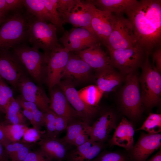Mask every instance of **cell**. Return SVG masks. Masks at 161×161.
<instances>
[{"label":"cell","instance_id":"1","mask_svg":"<svg viewBox=\"0 0 161 161\" xmlns=\"http://www.w3.org/2000/svg\"><path fill=\"white\" fill-rule=\"evenodd\" d=\"M138 45L149 56L161 42V0H141L125 12Z\"/></svg>","mask_w":161,"mask_h":161},{"label":"cell","instance_id":"2","mask_svg":"<svg viewBox=\"0 0 161 161\" xmlns=\"http://www.w3.org/2000/svg\"><path fill=\"white\" fill-rule=\"evenodd\" d=\"M56 27L52 24L36 19L28 24L27 32L32 47L41 49L47 61L52 52L61 46L58 43Z\"/></svg>","mask_w":161,"mask_h":161},{"label":"cell","instance_id":"3","mask_svg":"<svg viewBox=\"0 0 161 161\" xmlns=\"http://www.w3.org/2000/svg\"><path fill=\"white\" fill-rule=\"evenodd\" d=\"M140 67L142 72L139 79L141 87V100L143 104L150 108L157 104L160 100L161 76L151 65L148 55H146Z\"/></svg>","mask_w":161,"mask_h":161},{"label":"cell","instance_id":"4","mask_svg":"<svg viewBox=\"0 0 161 161\" xmlns=\"http://www.w3.org/2000/svg\"><path fill=\"white\" fill-rule=\"evenodd\" d=\"M13 52L32 80L41 85L45 74L47 77V64L44 54L37 48L26 45H18L14 47Z\"/></svg>","mask_w":161,"mask_h":161},{"label":"cell","instance_id":"5","mask_svg":"<svg viewBox=\"0 0 161 161\" xmlns=\"http://www.w3.org/2000/svg\"><path fill=\"white\" fill-rule=\"evenodd\" d=\"M134 72L127 75L120 94V100L124 112L129 117L136 119L142 110L139 79Z\"/></svg>","mask_w":161,"mask_h":161},{"label":"cell","instance_id":"6","mask_svg":"<svg viewBox=\"0 0 161 161\" xmlns=\"http://www.w3.org/2000/svg\"><path fill=\"white\" fill-rule=\"evenodd\" d=\"M28 26L24 18L19 13L6 19L0 26V51L18 45L27 36Z\"/></svg>","mask_w":161,"mask_h":161},{"label":"cell","instance_id":"7","mask_svg":"<svg viewBox=\"0 0 161 161\" xmlns=\"http://www.w3.org/2000/svg\"><path fill=\"white\" fill-rule=\"evenodd\" d=\"M108 50L112 66L123 74L134 72L141 66L146 55L143 49L138 45L124 49Z\"/></svg>","mask_w":161,"mask_h":161},{"label":"cell","instance_id":"8","mask_svg":"<svg viewBox=\"0 0 161 161\" xmlns=\"http://www.w3.org/2000/svg\"><path fill=\"white\" fill-rule=\"evenodd\" d=\"M116 21L105 46L108 49H124L138 45L133 25L123 15H115Z\"/></svg>","mask_w":161,"mask_h":161},{"label":"cell","instance_id":"9","mask_svg":"<svg viewBox=\"0 0 161 161\" xmlns=\"http://www.w3.org/2000/svg\"><path fill=\"white\" fill-rule=\"evenodd\" d=\"M29 75L21 62L8 50L0 51V75L15 90L22 80Z\"/></svg>","mask_w":161,"mask_h":161},{"label":"cell","instance_id":"10","mask_svg":"<svg viewBox=\"0 0 161 161\" xmlns=\"http://www.w3.org/2000/svg\"><path fill=\"white\" fill-rule=\"evenodd\" d=\"M60 41L69 52H78L94 46L100 45L96 36L89 30L81 27L72 28L64 32Z\"/></svg>","mask_w":161,"mask_h":161},{"label":"cell","instance_id":"11","mask_svg":"<svg viewBox=\"0 0 161 161\" xmlns=\"http://www.w3.org/2000/svg\"><path fill=\"white\" fill-rule=\"evenodd\" d=\"M70 52L61 46L54 50L47 62L46 82L49 90L57 85L63 78Z\"/></svg>","mask_w":161,"mask_h":161},{"label":"cell","instance_id":"12","mask_svg":"<svg viewBox=\"0 0 161 161\" xmlns=\"http://www.w3.org/2000/svg\"><path fill=\"white\" fill-rule=\"evenodd\" d=\"M17 90L20 91V95L24 100L34 103L42 112H45L50 109V99L44 90L29 77L22 80Z\"/></svg>","mask_w":161,"mask_h":161},{"label":"cell","instance_id":"13","mask_svg":"<svg viewBox=\"0 0 161 161\" xmlns=\"http://www.w3.org/2000/svg\"><path fill=\"white\" fill-rule=\"evenodd\" d=\"M92 5L89 0H80L69 12L59 14L63 24L70 23L75 27L86 29L95 34L91 24Z\"/></svg>","mask_w":161,"mask_h":161},{"label":"cell","instance_id":"14","mask_svg":"<svg viewBox=\"0 0 161 161\" xmlns=\"http://www.w3.org/2000/svg\"><path fill=\"white\" fill-rule=\"evenodd\" d=\"M92 29L100 42L105 46L113 29L116 16L112 13L100 10L92 4Z\"/></svg>","mask_w":161,"mask_h":161},{"label":"cell","instance_id":"15","mask_svg":"<svg viewBox=\"0 0 161 161\" xmlns=\"http://www.w3.org/2000/svg\"><path fill=\"white\" fill-rule=\"evenodd\" d=\"M161 145L160 134H142L132 149L131 157L133 161H146Z\"/></svg>","mask_w":161,"mask_h":161},{"label":"cell","instance_id":"16","mask_svg":"<svg viewBox=\"0 0 161 161\" xmlns=\"http://www.w3.org/2000/svg\"><path fill=\"white\" fill-rule=\"evenodd\" d=\"M57 85L78 114L85 118H88L96 112L97 108L89 106L83 102L80 97L78 91L69 80L61 81Z\"/></svg>","mask_w":161,"mask_h":161},{"label":"cell","instance_id":"17","mask_svg":"<svg viewBox=\"0 0 161 161\" xmlns=\"http://www.w3.org/2000/svg\"><path fill=\"white\" fill-rule=\"evenodd\" d=\"M116 127V118L114 114L111 111L106 112L90 126V138L96 142H103L107 139L111 132Z\"/></svg>","mask_w":161,"mask_h":161},{"label":"cell","instance_id":"18","mask_svg":"<svg viewBox=\"0 0 161 161\" xmlns=\"http://www.w3.org/2000/svg\"><path fill=\"white\" fill-rule=\"evenodd\" d=\"M76 53L96 71L112 66L110 57L101 49L100 45L92 47Z\"/></svg>","mask_w":161,"mask_h":161},{"label":"cell","instance_id":"19","mask_svg":"<svg viewBox=\"0 0 161 161\" xmlns=\"http://www.w3.org/2000/svg\"><path fill=\"white\" fill-rule=\"evenodd\" d=\"M49 108L57 115L64 117L68 122L77 113L71 106L65 95L56 86L50 90Z\"/></svg>","mask_w":161,"mask_h":161},{"label":"cell","instance_id":"20","mask_svg":"<svg viewBox=\"0 0 161 161\" xmlns=\"http://www.w3.org/2000/svg\"><path fill=\"white\" fill-rule=\"evenodd\" d=\"M114 68L111 66L96 71L97 86L104 93L114 91L125 79Z\"/></svg>","mask_w":161,"mask_h":161},{"label":"cell","instance_id":"21","mask_svg":"<svg viewBox=\"0 0 161 161\" xmlns=\"http://www.w3.org/2000/svg\"><path fill=\"white\" fill-rule=\"evenodd\" d=\"M134 134L133 125L128 120L124 117L115 129L110 141L111 144L127 150L132 149L134 143Z\"/></svg>","mask_w":161,"mask_h":161},{"label":"cell","instance_id":"22","mask_svg":"<svg viewBox=\"0 0 161 161\" xmlns=\"http://www.w3.org/2000/svg\"><path fill=\"white\" fill-rule=\"evenodd\" d=\"M92 69L77 55L70 53L63 78H71L80 81L85 80L89 78Z\"/></svg>","mask_w":161,"mask_h":161},{"label":"cell","instance_id":"23","mask_svg":"<svg viewBox=\"0 0 161 161\" xmlns=\"http://www.w3.org/2000/svg\"><path fill=\"white\" fill-rule=\"evenodd\" d=\"M38 144L40 150L52 160L61 161L66 156V144L62 139L46 136Z\"/></svg>","mask_w":161,"mask_h":161},{"label":"cell","instance_id":"24","mask_svg":"<svg viewBox=\"0 0 161 161\" xmlns=\"http://www.w3.org/2000/svg\"><path fill=\"white\" fill-rule=\"evenodd\" d=\"M100 143L90 139L72 151L69 155L68 161H90L100 153L102 145Z\"/></svg>","mask_w":161,"mask_h":161},{"label":"cell","instance_id":"25","mask_svg":"<svg viewBox=\"0 0 161 161\" xmlns=\"http://www.w3.org/2000/svg\"><path fill=\"white\" fill-rule=\"evenodd\" d=\"M137 0H89L98 9L102 11L123 15L134 6Z\"/></svg>","mask_w":161,"mask_h":161},{"label":"cell","instance_id":"26","mask_svg":"<svg viewBox=\"0 0 161 161\" xmlns=\"http://www.w3.org/2000/svg\"><path fill=\"white\" fill-rule=\"evenodd\" d=\"M4 148L10 161H24L31 151L29 145L20 140L12 142Z\"/></svg>","mask_w":161,"mask_h":161},{"label":"cell","instance_id":"27","mask_svg":"<svg viewBox=\"0 0 161 161\" xmlns=\"http://www.w3.org/2000/svg\"><path fill=\"white\" fill-rule=\"evenodd\" d=\"M80 98L87 105L97 108L103 92L97 85H90L78 91Z\"/></svg>","mask_w":161,"mask_h":161},{"label":"cell","instance_id":"28","mask_svg":"<svg viewBox=\"0 0 161 161\" xmlns=\"http://www.w3.org/2000/svg\"><path fill=\"white\" fill-rule=\"evenodd\" d=\"M21 108L14 97L9 104L5 113L6 124L25 125L26 118L23 114Z\"/></svg>","mask_w":161,"mask_h":161},{"label":"cell","instance_id":"29","mask_svg":"<svg viewBox=\"0 0 161 161\" xmlns=\"http://www.w3.org/2000/svg\"><path fill=\"white\" fill-rule=\"evenodd\" d=\"M24 5L37 20L50 22L49 13L43 0H24Z\"/></svg>","mask_w":161,"mask_h":161},{"label":"cell","instance_id":"30","mask_svg":"<svg viewBox=\"0 0 161 161\" xmlns=\"http://www.w3.org/2000/svg\"><path fill=\"white\" fill-rule=\"evenodd\" d=\"M90 127L86 122L77 121L70 123L66 128V134L62 140L66 144H72L79 134Z\"/></svg>","mask_w":161,"mask_h":161},{"label":"cell","instance_id":"31","mask_svg":"<svg viewBox=\"0 0 161 161\" xmlns=\"http://www.w3.org/2000/svg\"><path fill=\"white\" fill-rule=\"evenodd\" d=\"M137 130L145 131L148 133H159L161 131V114L150 113Z\"/></svg>","mask_w":161,"mask_h":161},{"label":"cell","instance_id":"32","mask_svg":"<svg viewBox=\"0 0 161 161\" xmlns=\"http://www.w3.org/2000/svg\"><path fill=\"white\" fill-rule=\"evenodd\" d=\"M49 13L51 23L56 28L57 30L64 31L63 22L57 10V0H43Z\"/></svg>","mask_w":161,"mask_h":161},{"label":"cell","instance_id":"33","mask_svg":"<svg viewBox=\"0 0 161 161\" xmlns=\"http://www.w3.org/2000/svg\"><path fill=\"white\" fill-rule=\"evenodd\" d=\"M12 89L2 78L0 80V110L5 114L8 106L14 98Z\"/></svg>","mask_w":161,"mask_h":161},{"label":"cell","instance_id":"34","mask_svg":"<svg viewBox=\"0 0 161 161\" xmlns=\"http://www.w3.org/2000/svg\"><path fill=\"white\" fill-rule=\"evenodd\" d=\"M3 126L6 135L11 142L20 141L28 128L24 125L3 124Z\"/></svg>","mask_w":161,"mask_h":161},{"label":"cell","instance_id":"35","mask_svg":"<svg viewBox=\"0 0 161 161\" xmlns=\"http://www.w3.org/2000/svg\"><path fill=\"white\" fill-rule=\"evenodd\" d=\"M44 126L46 129L47 137L57 138L55 130V119L56 114L51 110L44 113Z\"/></svg>","mask_w":161,"mask_h":161},{"label":"cell","instance_id":"36","mask_svg":"<svg viewBox=\"0 0 161 161\" xmlns=\"http://www.w3.org/2000/svg\"><path fill=\"white\" fill-rule=\"evenodd\" d=\"M80 0H57V10L61 14L69 12Z\"/></svg>","mask_w":161,"mask_h":161},{"label":"cell","instance_id":"37","mask_svg":"<svg viewBox=\"0 0 161 161\" xmlns=\"http://www.w3.org/2000/svg\"><path fill=\"white\" fill-rule=\"evenodd\" d=\"M40 137V131L33 128H27L25 130L22 137L23 141L26 143H31L39 139Z\"/></svg>","mask_w":161,"mask_h":161},{"label":"cell","instance_id":"38","mask_svg":"<svg viewBox=\"0 0 161 161\" xmlns=\"http://www.w3.org/2000/svg\"><path fill=\"white\" fill-rule=\"evenodd\" d=\"M24 161H52L40 149L30 151L28 154Z\"/></svg>","mask_w":161,"mask_h":161},{"label":"cell","instance_id":"39","mask_svg":"<svg viewBox=\"0 0 161 161\" xmlns=\"http://www.w3.org/2000/svg\"><path fill=\"white\" fill-rule=\"evenodd\" d=\"M99 161H126L123 155L116 152L106 153L102 156Z\"/></svg>","mask_w":161,"mask_h":161},{"label":"cell","instance_id":"40","mask_svg":"<svg viewBox=\"0 0 161 161\" xmlns=\"http://www.w3.org/2000/svg\"><path fill=\"white\" fill-rule=\"evenodd\" d=\"M90 127L79 134L73 140L72 144L76 147L81 145L90 139L89 137Z\"/></svg>","mask_w":161,"mask_h":161},{"label":"cell","instance_id":"41","mask_svg":"<svg viewBox=\"0 0 161 161\" xmlns=\"http://www.w3.org/2000/svg\"><path fill=\"white\" fill-rule=\"evenodd\" d=\"M68 123V122L65 119L56 114L55 119V130L57 137L60 132L66 129Z\"/></svg>","mask_w":161,"mask_h":161},{"label":"cell","instance_id":"42","mask_svg":"<svg viewBox=\"0 0 161 161\" xmlns=\"http://www.w3.org/2000/svg\"><path fill=\"white\" fill-rule=\"evenodd\" d=\"M154 67L160 73L161 72V49L160 47L155 49L152 53Z\"/></svg>","mask_w":161,"mask_h":161},{"label":"cell","instance_id":"43","mask_svg":"<svg viewBox=\"0 0 161 161\" xmlns=\"http://www.w3.org/2000/svg\"><path fill=\"white\" fill-rule=\"evenodd\" d=\"M6 3L7 10L8 11L16 10L21 8L24 5V0H5Z\"/></svg>","mask_w":161,"mask_h":161},{"label":"cell","instance_id":"44","mask_svg":"<svg viewBox=\"0 0 161 161\" xmlns=\"http://www.w3.org/2000/svg\"><path fill=\"white\" fill-rule=\"evenodd\" d=\"M11 142L6 135L4 129L3 124L0 122V143L4 147Z\"/></svg>","mask_w":161,"mask_h":161},{"label":"cell","instance_id":"45","mask_svg":"<svg viewBox=\"0 0 161 161\" xmlns=\"http://www.w3.org/2000/svg\"><path fill=\"white\" fill-rule=\"evenodd\" d=\"M22 112L24 116L26 118H27L30 121L31 124L32 125L33 128L38 130L32 112L28 110L25 109H23Z\"/></svg>","mask_w":161,"mask_h":161},{"label":"cell","instance_id":"46","mask_svg":"<svg viewBox=\"0 0 161 161\" xmlns=\"http://www.w3.org/2000/svg\"><path fill=\"white\" fill-rule=\"evenodd\" d=\"M9 159L4 146L0 143V161H9Z\"/></svg>","mask_w":161,"mask_h":161},{"label":"cell","instance_id":"47","mask_svg":"<svg viewBox=\"0 0 161 161\" xmlns=\"http://www.w3.org/2000/svg\"><path fill=\"white\" fill-rule=\"evenodd\" d=\"M5 0H0V14H5L7 12Z\"/></svg>","mask_w":161,"mask_h":161},{"label":"cell","instance_id":"48","mask_svg":"<svg viewBox=\"0 0 161 161\" xmlns=\"http://www.w3.org/2000/svg\"><path fill=\"white\" fill-rule=\"evenodd\" d=\"M146 161H161V152L159 151L155 154Z\"/></svg>","mask_w":161,"mask_h":161},{"label":"cell","instance_id":"49","mask_svg":"<svg viewBox=\"0 0 161 161\" xmlns=\"http://www.w3.org/2000/svg\"><path fill=\"white\" fill-rule=\"evenodd\" d=\"M5 15V14H0V26L6 19Z\"/></svg>","mask_w":161,"mask_h":161},{"label":"cell","instance_id":"50","mask_svg":"<svg viewBox=\"0 0 161 161\" xmlns=\"http://www.w3.org/2000/svg\"><path fill=\"white\" fill-rule=\"evenodd\" d=\"M2 113H3L1 112V110H0V115H1V114H2Z\"/></svg>","mask_w":161,"mask_h":161},{"label":"cell","instance_id":"51","mask_svg":"<svg viewBox=\"0 0 161 161\" xmlns=\"http://www.w3.org/2000/svg\"><path fill=\"white\" fill-rule=\"evenodd\" d=\"M2 78H1V76L0 75V80Z\"/></svg>","mask_w":161,"mask_h":161},{"label":"cell","instance_id":"52","mask_svg":"<svg viewBox=\"0 0 161 161\" xmlns=\"http://www.w3.org/2000/svg\"></svg>","mask_w":161,"mask_h":161}]
</instances>
